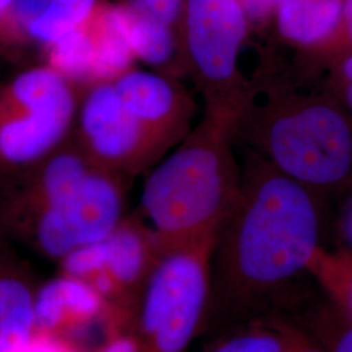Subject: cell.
<instances>
[{
  "label": "cell",
  "instance_id": "cell-14",
  "mask_svg": "<svg viewBox=\"0 0 352 352\" xmlns=\"http://www.w3.org/2000/svg\"><path fill=\"white\" fill-rule=\"evenodd\" d=\"M97 7L82 24L42 50L43 64L78 89L88 88L94 84L98 51Z\"/></svg>",
  "mask_w": 352,
  "mask_h": 352
},
{
  "label": "cell",
  "instance_id": "cell-16",
  "mask_svg": "<svg viewBox=\"0 0 352 352\" xmlns=\"http://www.w3.org/2000/svg\"><path fill=\"white\" fill-rule=\"evenodd\" d=\"M329 300L352 317V256L346 252H318L309 272Z\"/></svg>",
  "mask_w": 352,
  "mask_h": 352
},
{
  "label": "cell",
  "instance_id": "cell-21",
  "mask_svg": "<svg viewBox=\"0 0 352 352\" xmlns=\"http://www.w3.org/2000/svg\"><path fill=\"white\" fill-rule=\"evenodd\" d=\"M16 1L17 0H0V46L7 49L24 47L14 21Z\"/></svg>",
  "mask_w": 352,
  "mask_h": 352
},
{
  "label": "cell",
  "instance_id": "cell-2",
  "mask_svg": "<svg viewBox=\"0 0 352 352\" xmlns=\"http://www.w3.org/2000/svg\"><path fill=\"white\" fill-rule=\"evenodd\" d=\"M232 118L204 111L175 151L151 171L141 193L160 257L215 245L239 195Z\"/></svg>",
  "mask_w": 352,
  "mask_h": 352
},
{
  "label": "cell",
  "instance_id": "cell-15",
  "mask_svg": "<svg viewBox=\"0 0 352 352\" xmlns=\"http://www.w3.org/2000/svg\"><path fill=\"white\" fill-rule=\"evenodd\" d=\"M100 0H50L45 13L28 29V43L42 50L82 24L96 10Z\"/></svg>",
  "mask_w": 352,
  "mask_h": 352
},
{
  "label": "cell",
  "instance_id": "cell-24",
  "mask_svg": "<svg viewBox=\"0 0 352 352\" xmlns=\"http://www.w3.org/2000/svg\"><path fill=\"white\" fill-rule=\"evenodd\" d=\"M28 352H75L72 347L59 338V336L36 333Z\"/></svg>",
  "mask_w": 352,
  "mask_h": 352
},
{
  "label": "cell",
  "instance_id": "cell-22",
  "mask_svg": "<svg viewBox=\"0 0 352 352\" xmlns=\"http://www.w3.org/2000/svg\"><path fill=\"white\" fill-rule=\"evenodd\" d=\"M247 19L252 24L263 25L266 21L274 19L278 4L280 0H239Z\"/></svg>",
  "mask_w": 352,
  "mask_h": 352
},
{
  "label": "cell",
  "instance_id": "cell-26",
  "mask_svg": "<svg viewBox=\"0 0 352 352\" xmlns=\"http://www.w3.org/2000/svg\"><path fill=\"white\" fill-rule=\"evenodd\" d=\"M322 88L330 93L352 115V81L343 84H324Z\"/></svg>",
  "mask_w": 352,
  "mask_h": 352
},
{
  "label": "cell",
  "instance_id": "cell-12",
  "mask_svg": "<svg viewBox=\"0 0 352 352\" xmlns=\"http://www.w3.org/2000/svg\"><path fill=\"white\" fill-rule=\"evenodd\" d=\"M343 4L344 0H280L274 14L278 33L302 56L334 33Z\"/></svg>",
  "mask_w": 352,
  "mask_h": 352
},
{
  "label": "cell",
  "instance_id": "cell-8",
  "mask_svg": "<svg viewBox=\"0 0 352 352\" xmlns=\"http://www.w3.org/2000/svg\"><path fill=\"white\" fill-rule=\"evenodd\" d=\"M74 141L89 161L120 175H136L168 151L126 110L113 81L84 89Z\"/></svg>",
  "mask_w": 352,
  "mask_h": 352
},
{
  "label": "cell",
  "instance_id": "cell-1",
  "mask_svg": "<svg viewBox=\"0 0 352 352\" xmlns=\"http://www.w3.org/2000/svg\"><path fill=\"white\" fill-rule=\"evenodd\" d=\"M244 151L239 195L214 252L228 291L253 298L309 272L324 248V196Z\"/></svg>",
  "mask_w": 352,
  "mask_h": 352
},
{
  "label": "cell",
  "instance_id": "cell-9",
  "mask_svg": "<svg viewBox=\"0 0 352 352\" xmlns=\"http://www.w3.org/2000/svg\"><path fill=\"white\" fill-rule=\"evenodd\" d=\"M113 82L126 110L168 151L190 132L195 103L174 77L133 67Z\"/></svg>",
  "mask_w": 352,
  "mask_h": 352
},
{
  "label": "cell",
  "instance_id": "cell-5",
  "mask_svg": "<svg viewBox=\"0 0 352 352\" xmlns=\"http://www.w3.org/2000/svg\"><path fill=\"white\" fill-rule=\"evenodd\" d=\"M77 87L46 64L0 89V173H17L68 140L80 104Z\"/></svg>",
  "mask_w": 352,
  "mask_h": 352
},
{
  "label": "cell",
  "instance_id": "cell-28",
  "mask_svg": "<svg viewBox=\"0 0 352 352\" xmlns=\"http://www.w3.org/2000/svg\"><path fill=\"white\" fill-rule=\"evenodd\" d=\"M139 346L138 340L131 338H119L113 342H110L107 346H104L100 352H138Z\"/></svg>",
  "mask_w": 352,
  "mask_h": 352
},
{
  "label": "cell",
  "instance_id": "cell-19",
  "mask_svg": "<svg viewBox=\"0 0 352 352\" xmlns=\"http://www.w3.org/2000/svg\"><path fill=\"white\" fill-rule=\"evenodd\" d=\"M322 316L321 336L325 352H352V317L331 302Z\"/></svg>",
  "mask_w": 352,
  "mask_h": 352
},
{
  "label": "cell",
  "instance_id": "cell-7",
  "mask_svg": "<svg viewBox=\"0 0 352 352\" xmlns=\"http://www.w3.org/2000/svg\"><path fill=\"white\" fill-rule=\"evenodd\" d=\"M126 176L93 166L72 192L38 212L25 228L51 258L110 236L123 221Z\"/></svg>",
  "mask_w": 352,
  "mask_h": 352
},
{
  "label": "cell",
  "instance_id": "cell-6",
  "mask_svg": "<svg viewBox=\"0 0 352 352\" xmlns=\"http://www.w3.org/2000/svg\"><path fill=\"white\" fill-rule=\"evenodd\" d=\"M215 245L162 254L145 289L140 311L138 352H186L200 327L210 287Z\"/></svg>",
  "mask_w": 352,
  "mask_h": 352
},
{
  "label": "cell",
  "instance_id": "cell-13",
  "mask_svg": "<svg viewBox=\"0 0 352 352\" xmlns=\"http://www.w3.org/2000/svg\"><path fill=\"white\" fill-rule=\"evenodd\" d=\"M36 292L19 270L0 261V352H28L36 336Z\"/></svg>",
  "mask_w": 352,
  "mask_h": 352
},
{
  "label": "cell",
  "instance_id": "cell-10",
  "mask_svg": "<svg viewBox=\"0 0 352 352\" xmlns=\"http://www.w3.org/2000/svg\"><path fill=\"white\" fill-rule=\"evenodd\" d=\"M103 307L104 299L88 280L62 274L36 292V331L58 336L67 327H84Z\"/></svg>",
  "mask_w": 352,
  "mask_h": 352
},
{
  "label": "cell",
  "instance_id": "cell-25",
  "mask_svg": "<svg viewBox=\"0 0 352 352\" xmlns=\"http://www.w3.org/2000/svg\"><path fill=\"white\" fill-rule=\"evenodd\" d=\"M327 80L324 84H343L352 81V54L346 55L330 64L327 68Z\"/></svg>",
  "mask_w": 352,
  "mask_h": 352
},
{
  "label": "cell",
  "instance_id": "cell-4",
  "mask_svg": "<svg viewBox=\"0 0 352 352\" xmlns=\"http://www.w3.org/2000/svg\"><path fill=\"white\" fill-rule=\"evenodd\" d=\"M250 21L239 0H186L179 26L184 72L201 93L205 111L234 120L252 82L240 69Z\"/></svg>",
  "mask_w": 352,
  "mask_h": 352
},
{
  "label": "cell",
  "instance_id": "cell-20",
  "mask_svg": "<svg viewBox=\"0 0 352 352\" xmlns=\"http://www.w3.org/2000/svg\"><path fill=\"white\" fill-rule=\"evenodd\" d=\"M186 0H115L129 10L158 20L179 33Z\"/></svg>",
  "mask_w": 352,
  "mask_h": 352
},
{
  "label": "cell",
  "instance_id": "cell-17",
  "mask_svg": "<svg viewBox=\"0 0 352 352\" xmlns=\"http://www.w3.org/2000/svg\"><path fill=\"white\" fill-rule=\"evenodd\" d=\"M352 54V0H344L340 24L334 33L315 50L302 56V63L311 74L325 69L340 58Z\"/></svg>",
  "mask_w": 352,
  "mask_h": 352
},
{
  "label": "cell",
  "instance_id": "cell-3",
  "mask_svg": "<svg viewBox=\"0 0 352 352\" xmlns=\"http://www.w3.org/2000/svg\"><path fill=\"white\" fill-rule=\"evenodd\" d=\"M234 141L322 196L352 188V115L324 88L252 85Z\"/></svg>",
  "mask_w": 352,
  "mask_h": 352
},
{
  "label": "cell",
  "instance_id": "cell-11",
  "mask_svg": "<svg viewBox=\"0 0 352 352\" xmlns=\"http://www.w3.org/2000/svg\"><path fill=\"white\" fill-rule=\"evenodd\" d=\"M115 6L136 60L149 65L154 72L174 78L186 74L175 29L122 4Z\"/></svg>",
  "mask_w": 352,
  "mask_h": 352
},
{
  "label": "cell",
  "instance_id": "cell-23",
  "mask_svg": "<svg viewBox=\"0 0 352 352\" xmlns=\"http://www.w3.org/2000/svg\"><path fill=\"white\" fill-rule=\"evenodd\" d=\"M347 193L337 221V236L340 240V251L352 256V188L349 189Z\"/></svg>",
  "mask_w": 352,
  "mask_h": 352
},
{
  "label": "cell",
  "instance_id": "cell-27",
  "mask_svg": "<svg viewBox=\"0 0 352 352\" xmlns=\"http://www.w3.org/2000/svg\"><path fill=\"white\" fill-rule=\"evenodd\" d=\"M287 352H325V350L314 342L305 340L302 336H295V338L289 337Z\"/></svg>",
  "mask_w": 352,
  "mask_h": 352
},
{
  "label": "cell",
  "instance_id": "cell-18",
  "mask_svg": "<svg viewBox=\"0 0 352 352\" xmlns=\"http://www.w3.org/2000/svg\"><path fill=\"white\" fill-rule=\"evenodd\" d=\"M289 337L258 329L241 333L212 352H287Z\"/></svg>",
  "mask_w": 352,
  "mask_h": 352
}]
</instances>
